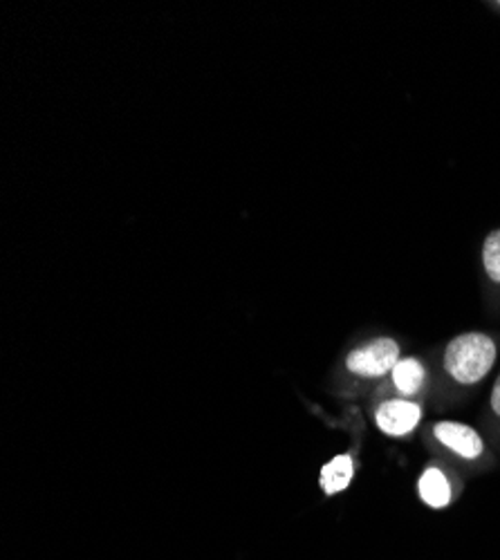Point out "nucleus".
Masks as SVG:
<instances>
[{"label": "nucleus", "mask_w": 500, "mask_h": 560, "mask_svg": "<svg viewBox=\"0 0 500 560\" xmlns=\"http://www.w3.org/2000/svg\"><path fill=\"white\" fill-rule=\"evenodd\" d=\"M496 361V346L489 337L469 332L453 339L444 352V368L458 384H478Z\"/></svg>", "instance_id": "f257e3e1"}, {"label": "nucleus", "mask_w": 500, "mask_h": 560, "mask_svg": "<svg viewBox=\"0 0 500 560\" xmlns=\"http://www.w3.org/2000/svg\"><path fill=\"white\" fill-rule=\"evenodd\" d=\"M399 361V348L393 339H377L348 354V370L359 377H384Z\"/></svg>", "instance_id": "f03ea898"}, {"label": "nucleus", "mask_w": 500, "mask_h": 560, "mask_svg": "<svg viewBox=\"0 0 500 560\" xmlns=\"http://www.w3.org/2000/svg\"><path fill=\"white\" fill-rule=\"evenodd\" d=\"M420 406L406 399L384 401L375 415L380 431H384L391 438H404L408 433H414V429L420 424Z\"/></svg>", "instance_id": "7ed1b4c3"}, {"label": "nucleus", "mask_w": 500, "mask_h": 560, "mask_svg": "<svg viewBox=\"0 0 500 560\" xmlns=\"http://www.w3.org/2000/svg\"><path fill=\"white\" fill-rule=\"evenodd\" d=\"M433 433L444 446H449L453 453H458L465 459H474V457L482 455V451H485L480 435L465 424L440 422V424H435Z\"/></svg>", "instance_id": "20e7f679"}, {"label": "nucleus", "mask_w": 500, "mask_h": 560, "mask_svg": "<svg viewBox=\"0 0 500 560\" xmlns=\"http://www.w3.org/2000/svg\"><path fill=\"white\" fill-rule=\"evenodd\" d=\"M425 377V368L418 359H402L393 368V384L406 397H414L416 393H420Z\"/></svg>", "instance_id": "39448f33"}, {"label": "nucleus", "mask_w": 500, "mask_h": 560, "mask_svg": "<svg viewBox=\"0 0 500 560\" xmlns=\"http://www.w3.org/2000/svg\"><path fill=\"white\" fill-rule=\"evenodd\" d=\"M354 474V464L350 455H337L333 462H328L322 469V487L328 495H335L344 491Z\"/></svg>", "instance_id": "423d86ee"}, {"label": "nucleus", "mask_w": 500, "mask_h": 560, "mask_svg": "<svg viewBox=\"0 0 500 560\" xmlns=\"http://www.w3.org/2000/svg\"><path fill=\"white\" fill-rule=\"evenodd\" d=\"M418 489L420 498L433 509H444L451 500V485L440 469H427L420 478Z\"/></svg>", "instance_id": "0eeeda50"}, {"label": "nucleus", "mask_w": 500, "mask_h": 560, "mask_svg": "<svg viewBox=\"0 0 500 560\" xmlns=\"http://www.w3.org/2000/svg\"><path fill=\"white\" fill-rule=\"evenodd\" d=\"M482 262L487 276L500 283V231H493L487 236L482 247Z\"/></svg>", "instance_id": "6e6552de"}, {"label": "nucleus", "mask_w": 500, "mask_h": 560, "mask_svg": "<svg viewBox=\"0 0 500 560\" xmlns=\"http://www.w3.org/2000/svg\"><path fill=\"white\" fill-rule=\"evenodd\" d=\"M491 408L500 417V377H498V382L493 384V390H491Z\"/></svg>", "instance_id": "1a4fd4ad"}]
</instances>
